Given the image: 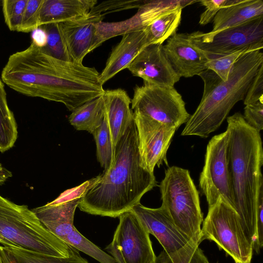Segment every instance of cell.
I'll list each match as a JSON object with an SVG mask.
<instances>
[{
  "label": "cell",
  "instance_id": "cell-1",
  "mask_svg": "<svg viewBox=\"0 0 263 263\" xmlns=\"http://www.w3.org/2000/svg\"><path fill=\"white\" fill-rule=\"evenodd\" d=\"M99 74L95 67L58 59L31 43L10 55L1 79L21 94L63 103L72 111L104 95Z\"/></svg>",
  "mask_w": 263,
  "mask_h": 263
},
{
  "label": "cell",
  "instance_id": "cell-2",
  "mask_svg": "<svg viewBox=\"0 0 263 263\" xmlns=\"http://www.w3.org/2000/svg\"><path fill=\"white\" fill-rule=\"evenodd\" d=\"M157 183L141 158L134 119L116 146L110 167L97 177L78 207L89 214L119 217L140 203Z\"/></svg>",
  "mask_w": 263,
  "mask_h": 263
},
{
  "label": "cell",
  "instance_id": "cell-3",
  "mask_svg": "<svg viewBox=\"0 0 263 263\" xmlns=\"http://www.w3.org/2000/svg\"><path fill=\"white\" fill-rule=\"evenodd\" d=\"M229 170L234 209L256 251V209L263 189V149L260 132L249 125L240 112L227 118Z\"/></svg>",
  "mask_w": 263,
  "mask_h": 263
},
{
  "label": "cell",
  "instance_id": "cell-4",
  "mask_svg": "<svg viewBox=\"0 0 263 263\" xmlns=\"http://www.w3.org/2000/svg\"><path fill=\"white\" fill-rule=\"evenodd\" d=\"M263 53L256 50L242 54L233 65L228 78L223 81L215 72L206 69L199 76L204 82L201 101L186 122L181 136L207 138L216 130L229 112L244 100L259 67Z\"/></svg>",
  "mask_w": 263,
  "mask_h": 263
},
{
  "label": "cell",
  "instance_id": "cell-5",
  "mask_svg": "<svg viewBox=\"0 0 263 263\" xmlns=\"http://www.w3.org/2000/svg\"><path fill=\"white\" fill-rule=\"evenodd\" d=\"M0 243L61 258L69 257L75 249L49 231L27 205L1 195Z\"/></svg>",
  "mask_w": 263,
  "mask_h": 263
},
{
  "label": "cell",
  "instance_id": "cell-6",
  "mask_svg": "<svg viewBox=\"0 0 263 263\" xmlns=\"http://www.w3.org/2000/svg\"><path fill=\"white\" fill-rule=\"evenodd\" d=\"M159 187L161 206L177 228L190 240L201 239L203 213L199 193L189 171L176 166L168 167Z\"/></svg>",
  "mask_w": 263,
  "mask_h": 263
},
{
  "label": "cell",
  "instance_id": "cell-7",
  "mask_svg": "<svg viewBox=\"0 0 263 263\" xmlns=\"http://www.w3.org/2000/svg\"><path fill=\"white\" fill-rule=\"evenodd\" d=\"M202 222V241L208 239L215 242L235 263H251L253 242L238 214L221 198L209 207Z\"/></svg>",
  "mask_w": 263,
  "mask_h": 263
},
{
  "label": "cell",
  "instance_id": "cell-8",
  "mask_svg": "<svg viewBox=\"0 0 263 263\" xmlns=\"http://www.w3.org/2000/svg\"><path fill=\"white\" fill-rule=\"evenodd\" d=\"M133 112L176 128L190 117L182 96L174 87L147 84L137 86L131 100Z\"/></svg>",
  "mask_w": 263,
  "mask_h": 263
},
{
  "label": "cell",
  "instance_id": "cell-9",
  "mask_svg": "<svg viewBox=\"0 0 263 263\" xmlns=\"http://www.w3.org/2000/svg\"><path fill=\"white\" fill-rule=\"evenodd\" d=\"M192 42L209 57L263 48V16L219 32L190 34Z\"/></svg>",
  "mask_w": 263,
  "mask_h": 263
},
{
  "label": "cell",
  "instance_id": "cell-10",
  "mask_svg": "<svg viewBox=\"0 0 263 263\" xmlns=\"http://www.w3.org/2000/svg\"><path fill=\"white\" fill-rule=\"evenodd\" d=\"M228 142L229 132L226 129L213 136L206 146L199 186L209 207L220 197L234 209L229 170Z\"/></svg>",
  "mask_w": 263,
  "mask_h": 263
},
{
  "label": "cell",
  "instance_id": "cell-11",
  "mask_svg": "<svg viewBox=\"0 0 263 263\" xmlns=\"http://www.w3.org/2000/svg\"><path fill=\"white\" fill-rule=\"evenodd\" d=\"M119 217L112 240L105 249L116 263H153L156 256L149 234L132 211Z\"/></svg>",
  "mask_w": 263,
  "mask_h": 263
},
{
  "label": "cell",
  "instance_id": "cell-12",
  "mask_svg": "<svg viewBox=\"0 0 263 263\" xmlns=\"http://www.w3.org/2000/svg\"><path fill=\"white\" fill-rule=\"evenodd\" d=\"M133 116L141 158L146 168L154 173L156 165L167 164L166 153L177 129L136 112Z\"/></svg>",
  "mask_w": 263,
  "mask_h": 263
},
{
  "label": "cell",
  "instance_id": "cell-13",
  "mask_svg": "<svg viewBox=\"0 0 263 263\" xmlns=\"http://www.w3.org/2000/svg\"><path fill=\"white\" fill-rule=\"evenodd\" d=\"M127 69L144 84L174 87L180 80L168 62L163 45L149 44L143 48Z\"/></svg>",
  "mask_w": 263,
  "mask_h": 263
},
{
  "label": "cell",
  "instance_id": "cell-14",
  "mask_svg": "<svg viewBox=\"0 0 263 263\" xmlns=\"http://www.w3.org/2000/svg\"><path fill=\"white\" fill-rule=\"evenodd\" d=\"M163 50L180 78L192 77L206 70L210 57L192 42L189 33H175L163 45Z\"/></svg>",
  "mask_w": 263,
  "mask_h": 263
},
{
  "label": "cell",
  "instance_id": "cell-15",
  "mask_svg": "<svg viewBox=\"0 0 263 263\" xmlns=\"http://www.w3.org/2000/svg\"><path fill=\"white\" fill-rule=\"evenodd\" d=\"M149 234L159 241L167 253L175 252L190 240L177 228L166 211L161 206L150 208L140 203L131 210Z\"/></svg>",
  "mask_w": 263,
  "mask_h": 263
},
{
  "label": "cell",
  "instance_id": "cell-16",
  "mask_svg": "<svg viewBox=\"0 0 263 263\" xmlns=\"http://www.w3.org/2000/svg\"><path fill=\"white\" fill-rule=\"evenodd\" d=\"M104 15L89 12L86 15L60 23L61 30L72 61L82 63L84 57L99 46L97 25Z\"/></svg>",
  "mask_w": 263,
  "mask_h": 263
},
{
  "label": "cell",
  "instance_id": "cell-17",
  "mask_svg": "<svg viewBox=\"0 0 263 263\" xmlns=\"http://www.w3.org/2000/svg\"><path fill=\"white\" fill-rule=\"evenodd\" d=\"M149 45L146 28L123 34L121 41L113 48L105 67L99 74L103 85L120 71L127 68L139 53Z\"/></svg>",
  "mask_w": 263,
  "mask_h": 263
},
{
  "label": "cell",
  "instance_id": "cell-18",
  "mask_svg": "<svg viewBox=\"0 0 263 263\" xmlns=\"http://www.w3.org/2000/svg\"><path fill=\"white\" fill-rule=\"evenodd\" d=\"M105 114L115 153L116 146L134 120L131 100L124 90H105L103 95Z\"/></svg>",
  "mask_w": 263,
  "mask_h": 263
},
{
  "label": "cell",
  "instance_id": "cell-19",
  "mask_svg": "<svg viewBox=\"0 0 263 263\" xmlns=\"http://www.w3.org/2000/svg\"><path fill=\"white\" fill-rule=\"evenodd\" d=\"M81 198L32 209L41 223L51 233L63 240L75 227L74 215Z\"/></svg>",
  "mask_w": 263,
  "mask_h": 263
},
{
  "label": "cell",
  "instance_id": "cell-20",
  "mask_svg": "<svg viewBox=\"0 0 263 263\" xmlns=\"http://www.w3.org/2000/svg\"><path fill=\"white\" fill-rule=\"evenodd\" d=\"M195 2L145 1L132 17L124 21L115 22V31L117 35H120L130 31L144 29L161 15L179 7L183 8Z\"/></svg>",
  "mask_w": 263,
  "mask_h": 263
},
{
  "label": "cell",
  "instance_id": "cell-21",
  "mask_svg": "<svg viewBox=\"0 0 263 263\" xmlns=\"http://www.w3.org/2000/svg\"><path fill=\"white\" fill-rule=\"evenodd\" d=\"M96 0H43L39 14V27L69 21L87 15Z\"/></svg>",
  "mask_w": 263,
  "mask_h": 263
},
{
  "label": "cell",
  "instance_id": "cell-22",
  "mask_svg": "<svg viewBox=\"0 0 263 263\" xmlns=\"http://www.w3.org/2000/svg\"><path fill=\"white\" fill-rule=\"evenodd\" d=\"M263 16L262 0H238L223 7L213 18L212 33L233 27Z\"/></svg>",
  "mask_w": 263,
  "mask_h": 263
},
{
  "label": "cell",
  "instance_id": "cell-23",
  "mask_svg": "<svg viewBox=\"0 0 263 263\" xmlns=\"http://www.w3.org/2000/svg\"><path fill=\"white\" fill-rule=\"evenodd\" d=\"M103 95L89 101L74 110L68 117L70 124L77 130L90 134L101 125L104 117Z\"/></svg>",
  "mask_w": 263,
  "mask_h": 263
},
{
  "label": "cell",
  "instance_id": "cell-24",
  "mask_svg": "<svg viewBox=\"0 0 263 263\" xmlns=\"http://www.w3.org/2000/svg\"><path fill=\"white\" fill-rule=\"evenodd\" d=\"M17 127L13 112L9 107L4 83L0 78V152L14 145L17 137Z\"/></svg>",
  "mask_w": 263,
  "mask_h": 263
},
{
  "label": "cell",
  "instance_id": "cell-25",
  "mask_svg": "<svg viewBox=\"0 0 263 263\" xmlns=\"http://www.w3.org/2000/svg\"><path fill=\"white\" fill-rule=\"evenodd\" d=\"M182 7H179L161 15L147 27L149 44H160L176 33L180 24Z\"/></svg>",
  "mask_w": 263,
  "mask_h": 263
},
{
  "label": "cell",
  "instance_id": "cell-26",
  "mask_svg": "<svg viewBox=\"0 0 263 263\" xmlns=\"http://www.w3.org/2000/svg\"><path fill=\"white\" fill-rule=\"evenodd\" d=\"M201 239H191L179 250L167 253L162 251L153 263H210L203 251L199 248Z\"/></svg>",
  "mask_w": 263,
  "mask_h": 263
},
{
  "label": "cell",
  "instance_id": "cell-27",
  "mask_svg": "<svg viewBox=\"0 0 263 263\" xmlns=\"http://www.w3.org/2000/svg\"><path fill=\"white\" fill-rule=\"evenodd\" d=\"M6 248L13 255L17 263H88L81 257L76 249L69 257L61 258L20 248Z\"/></svg>",
  "mask_w": 263,
  "mask_h": 263
},
{
  "label": "cell",
  "instance_id": "cell-28",
  "mask_svg": "<svg viewBox=\"0 0 263 263\" xmlns=\"http://www.w3.org/2000/svg\"><path fill=\"white\" fill-rule=\"evenodd\" d=\"M92 134L96 145L97 160L106 171L110 167L115 153L105 116L101 125Z\"/></svg>",
  "mask_w": 263,
  "mask_h": 263
},
{
  "label": "cell",
  "instance_id": "cell-29",
  "mask_svg": "<svg viewBox=\"0 0 263 263\" xmlns=\"http://www.w3.org/2000/svg\"><path fill=\"white\" fill-rule=\"evenodd\" d=\"M63 241L100 263H116L111 255L102 251L87 239L77 230L76 227L64 238Z\"/></svg>",
  "mask_w": 263,
  "mask_h": 263
},
{
  "label": "cell",
  "instance_id": "cell-30",
  "mask_svg": "<svg viewBox=\"0 0 263 263\" xmlns=\"http://www.w3.org/2000/svg\"><path fill=\"white\" fill-rule=\"evenodd\" d=\"M47 34V43L44 48L53 57L65 61H72L64 38L60 23L41 26Z\"/></svg>",
  "mask_w": 263,
  "mask_h": 263
},
{
  "label": "cell",
  "instance_id": "cell-31",
  "mask_svg": "<svg viewBox=\"0 0 263 263\" xmlns=\"http://www.w3.org/2000/svg\"><path fill=\"white\" fill-rule=\"evenodd\" d=\"M28 0H3L2 11L5 23L10 31H19Z\"/></svg>",
  "mask_w": 263,
  "mask_h": 263
},
{
  "label": "cell",
  "instance_id": "cell-32",
  "mask_svg": "<svg viewBox=\"0 0 263 263\" xmlns=\"http://www.w3.org/2000/svg\"><path fill=\"white\" fill-rule=\"evenodd\" d=\"M248 52L249 51L242 50L224 55L210 57L206 68L215 72L223 81H226L235 62L242 54Z\"/></svg>",
  "mask_w": 263,
  "mask_h": 263
},
{
  "label": "cell",
  "instance_id": "cell-33",
  "mask_svg": "<svg viewBox=\"0 0 263 263\" xmlns=\"http://www.w3.org/2000/svg\"><path fill=\"white\" fill-rule=\"evenodd\" d=\"M145 1L116 0L103 1L94 6L90 12L95 14L104 15L124 10L139 8Z\"/></svg>",
  "mask_w": 263,
  "mask_h": 263
},
{
  "label": "cell",
  "instance_id": "cell-34",
  "mask_svg": "<svg viewBox=\"0 0 263 263\" xmlns=\"http://www.w3.org/2000/svg\"><path fill=\"white\" fill-rule=\"evenodd\" d=\"M43 0H28L18 32H32L39 27V14Z\"/></svg>",
  "mask_w": 263,
  "mask_h": 263
},
{
  "label": "cell",
  "instance_id": "cell-35",
  "mask_svg": "<svg viewBox=\"0 0 263 263\" xmlns=\"http://www.w3.org/2000/svg\"><path fill=\"white\" fill-rule=\"evenodd\" d=\"M238 0H202L199 2L205 7V10L200 15L199 23L206 25L212 21L217 12L223 7L235 4Z\"/></svg>",
  "mask_w": 263,
  "mask_h": 263
},
{
  "label": "cell",
  "instance_id": "cell-36",
  "mask_svg": "<svg viewBox=\"0 0 263 263\" xmlns=\"http://www.w3.org/2000/svg\"><path fill=\"white\" fill-rule=\"evenodd\" d=\"M263 102V64L258 68L244 98L245 105Z\"/></svg>",
  "mask_w": 263,
  "mask_h": 263
},
{
  "label": "cell",
  "instance_id": "cell-37",
  "mask_svg": "<svg viewBox=\"0 0 263 263\" xmlns=\"http://www.w3.org/2000/svg\"><path fill=\"white\" fill-rule=\"evenodd\" d=\"M243 117L249 125L260 132L263 129V102L246 105Z\"/></svg>",
  "mask_w": 263,
  "mask_h": 263
},
{
  "label": "cell",
  "instance_id": "cell-38",
  "mask_svg": "<svg viewBox=\"0 0 263 263\" xmlns=\"http://www.w3.org/2000/svg\"><path fill=\"white\" fill-rule=\"evenodd\" d=\"M263 189L259 193L256 209L257 244L255 252L258 254L263 246Z\"/></svg>",
  "mask_w": 263,
  "mask_h": 263
},
{
  "label": "cell",
  "instance_id": "cell-39",
  "mask_svg": "<svg viewBox=\"0 0 263 263\" xmlns=\"http://www.w3.org/2000/svg\"><path fill=\"white\" fill-rule=\"evenodd\" d=\"M32 43L39 47L44 48L47 43V34L41 27H39L32 32Z\"/></svg>",
  "mask_w": 263,
  "mask_h": 263
},
{
  "label": "cell",
  "instance_id": "cell-40",
  "mask_svg": "<svg viewBox=\"0 0 263 263\" xmlns=\"http://www.w3.org/2000/svg\"><path fill=\"white\" fill-rule=\"evenodd\" d=\"M0 256L3 263H17L11 253L6 247L1 246Z\"/></svg>",
  "mask_w": 263,
  "mask_h": 263
},
{
  "label": "cell",
  "instance_id": "cell-41",
  "mask_svg": "<svg viewBox=\"0 0 263 263\" xmlns=\"http://www.w3.org/2000/svg\"><path fill=\"white\" fill-rule=\"evenodd\" d=\"M12 173L0 163V184L4 183L7 179L12 177Z\"/></svg>",
  "mask_w": 263,
  "mask_h": 263
},
{
  "label": "cell",
  "instance_id": "cell-42",
  "mask_svg": "<svg viewBox=\"0 0 263 263\" xmlns=\"http://www.w3.org/2000/svg\"><path fill=\"white\" fill-rule=\"evenodd\" d=\"M0 263H3V262H2V259H1V256H0Z\"/></svg>",
  "mask_w": 263,
  "mask_h": 263
}]
</instances>
